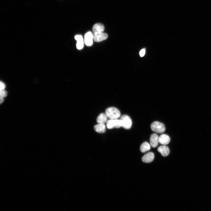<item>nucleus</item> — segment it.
Listing matches in <instances>:
<instances>
[{"label":"nucleus","instance_id":"obj_1","mask_svg":"<svg viewBox=\"0 0 211 211\" xmlns=\"http://www.w3.org/2000/svg\"><path fill=\"white\" fill-rule=\"evenodd\" d=\"M105 114L110 119H117L121 116L120 111L114 107H109L106 109Z\"/></svg>","mask_w":211,"mask_h":211},{"label":"nucleus","instance_id":"obj_2","mask_svg":"<svg viewBox=\"0 0 211 211\" xmlns=\"http://www.w3.org/2000/svg\"><path fill=\"white\" fill-rule=\"evenodd\" d=\"M151 128L152 131L158 133H163L165 130V127L164 125L158 121H155L151 125Z\"/></svg>","mask_w":211,"mask_h":211},{"label":"nucleus","instance_id":"obj_3","mask_svg":"<svg viewBox=\"0 0 211 211\" xmlns=\"http://www.w3.org/2000/svg\"><path fill=\"white\" fill-rule=\"evenodd\" d=\"M122 127L126 129L131 128L132 124V121L130 117L127 115L122 116L120 118Z\"/></svg>","mask_w":211,"mask_h":211},{"label":"nucleus","instance_id":"obj_4","mask_svg":"<svg viewBox=\"0 0 211 211\" xmlns=\"http://www.w3.org/2000/svg\"><path fill=\"white\" fill-rule=\"evenodd\" d=\"M107 127L109 129L119 128L122 127L121 120L117 119H110L107 122Z\"/></svg>","mask_w":211,"mask_h":211},{"label":"nucleus","instance_id":"obj_5","mask_svg":"<svg viewBox=\"0 0 211 211\" xmlns=\"http://www.w3.org/2000/svg\"><path fill=\"white\" fill-rule=\"evenodd\" d=\"M93 35L94 40L96 42H100L105 40L108 37V35L103 32L94 33Z\"/></svg>","mask_w":211,"mask_h":211},{"label":"nucleus","instance_id":"obj_6","mask_svg":"<svg viewBox=\"0 0 211 211\" xmlns=\"http://www.w3.org/2000/svg\"><path fill=\"white\" fill-rule=\"evenodd\" d=\"M159 136L156 133L152 134L150 137V144L153 148L157 147L159 143Z\"/></svg>","mask_w":211,"mask_h":211},{"label":"nucleus","instance_id":"obj_7","mask_svg":"<svg viewBox=\"0 0 211 211\" xmlns=\"http://www.w3.org/2000/svg\"><path fill=\"white\" fill-rule=\"evenodd\" d=\"M93 34L90 32H89L85 34L84 38V42L86 45L88 46H91L93 42Z\"/></svg>","mask_w":211,"mask_h":211},{"label":"nucleus","instance_id":"obj_8","mask_svg":"<svg viewBox=\"0 0 211 211\" xmlns=\"http://www.w3.org/2000/svg\"><path fill=\"white\" fill-rule=\"evenodd\" d=\"M159 143L162 145H166L170 143V138L167 134H162L159 136Z\"/></svg>","mask_w":211,"mask_h":211},{"label":"nucleus","instance_id":"obj_9","mask_svg":"<svg viewBox=\"0 0 211 211\" xmlns=\"http://www.w3.org/2000/svg\"><path fill=\"white\" fill-rule=\"evenodd\" d=\"M155 155L153 152H149L145 154L142 158V161L146 163L152 162L154 160Z\"/></svg>","mask_w":211,"mask_h":211},{"label":"nucleus","instance_id":"obj_10","mask_svg":"<svg viewBox=\"0 0 211 211\" xmlns=\"http://www.w3.org/2000/svg\"><path fill=\"white\" fill-rule=\"evenodd\" d=\"M158 151L164 157L168 156L170 153L169 149L166 145H163L160 147L158 149Z\"/></svg>","mask_w":211,"mask_h":211},{"label":"nucleus","instance_id":"obj_11","mask_svg":"<svg viewBox=\"0 0 211 211\" xmlns=\"http://www.w3.org/2000/svg\"><path fill=\"white\" fill-rule=\"evenodd\" d=\"M75 38L77 41L76 45L77 49L79 50L83 49L84 46V42L82 36L81 35H77Z\"/></svg>","mask_w":211,"mask_h":211},{"label":"nucleus","instance_id":"obj_12","mask_svg":"<svg viewBox=\"0 0 211 211\" xmlns=\"http://www.w3.org/2000/svg\"><path fill=\"white\" fill-rule=\"evenodd\" d=\"M93 33L103 32L104 30V26L100 23H97L93 26Z\"/></svg>","mask_w":211,"mask_h":211},{"label":"nucleus","instance_id":"obj_13","mask_svg":"<svg viewBox=\"0 0 211 211\" xmlns=\"http://www.w3.org/2000/svg\"><path fill=\"white\" fill-rule=\"evenodd\" d=\"M95 131L99 133H103L106 130V127L104 124H98L94 127Z\"/></svg>","mask_w":211,"mask_h":211},{"label":"nucleus","instance_id":"obj_14","mask_svg":"<svg viewBox=\"0 0 211 211\" xmlns=\"http://www.w3.org/2000/svg\"><path fill=\"white\" fill-rule=\"evenodd\" d=\"M107 118L105 114H101L97 118V122L98 124H104L108 121Z\"/></svg>","mask_w":211,"mask_h":211},{"label":"nucleus","instance_id":"obj_15","mask_svg":"<svg viewBox=\"0 0 211 211\" xmlns=\"http://www.w3.org/2000/svg\"><path fill=\"white\" fill-rule=\"evenodd\" d=\"M140 149L141 152L142 153H145L151 149V145L147 142H145L141 145Z\"/></svg>","mask_w":211,"mask_h":211},{"label":"nucleus","instance_id":"obj_16","mask_svg":"<svg viewBox=\"0 0 211 211\" xmlns=\"http://www.w3.org/2000/svg\"><path fill=\"white\" fill-rule=\"evenodd\" d=\"M7 95V93L4 90H1V96L3 97H6Z\"/></svg>","mask_w":211,"mask_h":211},{"label":"nucleus","instance_id":"obj_17","mask_svg":"<svg viewBox=\"0 0 211 211\" xmlns=\"http://www.w3.org/2000/svg\"><path fill=\"white\" fill-rule=\"evenodd\" d=\"M146 50L145 49H143L140 51L139 54L141 57H143L145 55Z\"/></svg>","mask_w":211,"mask_h":211},{"label":"nucleus","instance_id":"obj_18","mask_svg":"<svg viewBox=\"0 0 211 211\" xmlns=\"http://www.w3.org/2000/svg\"><path fill=\"white\" fill-rule=\"evenodd\" d=\"M0 85H1V90H4L6 87L5 84L3 82H1Z\"/></svg>","mask_w":211,"mask_h":211},{"label":"nucleus","instance_id":"obj_19","mask_svg":"<svg viewBox=\"0 0 211 211\" xmlns=\"http://www.w3.org/2000/svg\"><path fill=\"white\" fill-rule=\"evenodd\" d=\"M4 101V97L1 96V104Z\"/></svg>","mask_w":211,"mask_h":211}]
</instances>
